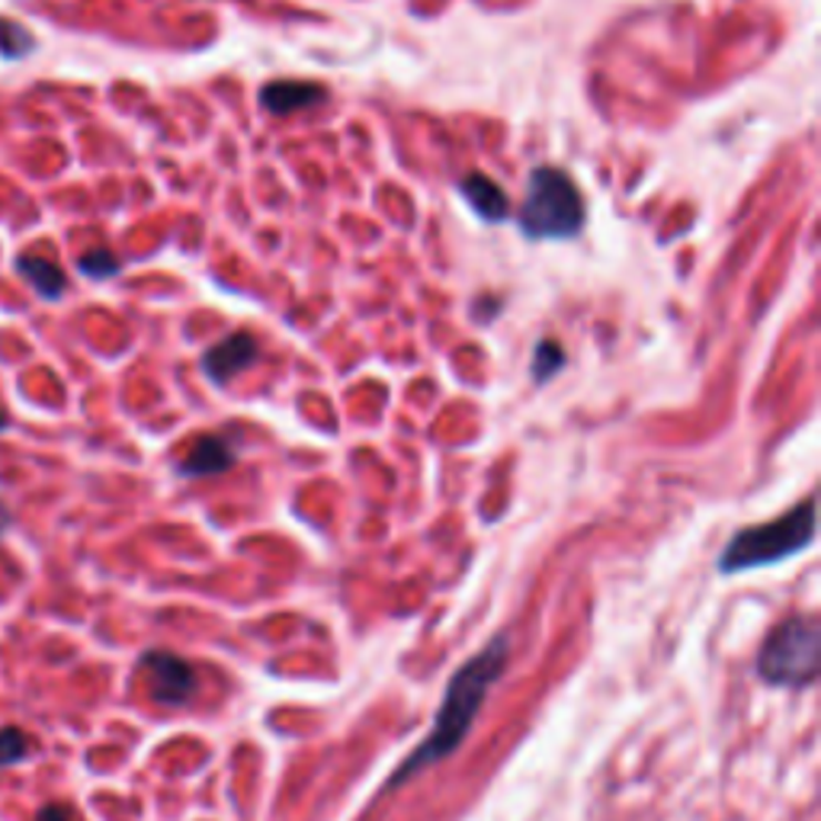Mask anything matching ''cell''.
Listing matches in <instances>:
<instances>
[{"label":"cell","instance_id":"cell-1","mask_svg":"<svg viewBox=\"0 0 821 821\" xmlns=\"http://www.w3.org/2000/svg\"><path fill=\"white\" fill-rule=\"evenodd\" d=\"M507 658H511V642H507V636H494L479 655H472L453 674V680H450V687L443 694V702L437 709L433 729L401 761V767L392 773V780L386 783V790H398L411 777L424 773L427 767H433V763L447 761L450 755H456L459 745L469 738V731L475 726V719H479V712L485 706L491 687L501 680V674L507 668Z\"/></svg>","mask_w":821,"mask_h":821},{"label":"cell","instance_id":"cell-2","mask_svg":"<svg viewBox=\"0 0 821 821\" xmlns=\"http://www.w3.org/2000/svg\"><path fill=\"white\" fill-rule=\"evenodd\" d=\"M812 543H815V501L805 497L783 517L738 530L729 540V546L722 548L716 568L722 575H741V572L767 568V565H780L792 555L805 552Z\"/></svg>","mask_w":821,"mask_h":821},{"label":"cell","instance_id":"cell-3","mask_svg":"<svg viewBox=\"0 0 821 821\" xmlns=\"http://www.w3.org/2000/svg\"><path fill=\"white\" fill-rule=\"evenodd\" d=\"M587 222L578 183L562 167H533L526 181V196L517 213L520 232L530 242H568L578 238Z\"/></svg>","mask_w":821,"mask_h":821},{"label":"cell","instance_id":"cell-4","mask_svg":"<svg viewBox=\"0 0 821 821\" xmlns=\"http://www.w3.org/2000/svg\"><path fill=\"white\" fill-rule=\"evenodd\" d=\"M821 668L819 616H787L770 629L758 651V677L780 690H802L815 684Z\"/></svg>","mask_w":821,"mask_h":821},{"label":"cell","instance_id":"cell-5","mask_svg":"<svg viewBox=\"0 0 821 821\" xmlns=\"http://www.w3.org/2000/svg\"><path fill=\"white\" fill-rule=\"evenodd\" d=\"M138 668L148 680L152 700L161 702V706H183L186 700H193V694L199 687V677H196L193 665L183 661L174 651H145Z\"/></svg>","mask_w":821,"mask_h":821},{"label":"cell","instance_id":"cell-6","mask_svg":"<svg viewBox=\"0 0 821 821\" xmlns=\"http://www.w3.org/2000/svg\"><path fill=\"white\" fill-rule=\"evenodd\" d=\"M257 360V340L247 331H235V335L222 337L213 350L203 357V372L213 386H228L238 372Z\"/></svg>","mask_w":821,"mask_h":821},{"label":"cell","instance_id":"cell-7","mask_svg":"<svg viewBox=\"0 0 821 821\" xmlns=\"http://www.w3.org/2000/svg\"><path fill=\"white\" fill-rule=\"evenodd\" d=\"M235 465V450L225 437L218 433H203L193 440L189 453L177 462V472L186 479H209V475H222Z\"/></svg>","mask_w":821,"mask_h":821},{"label":"cell","instance_id":"cell-8","mask_svg":"<svg viewBox=\"0 0 821 821\" xmlns=\"http://www.w3.org/2000/svg\"><path fill=\"white\" fill-rule=\"evenodd\" d=\"M325 96H328V91L321 84H311V81H270L260 91V106L274 116H293L299 110L325 103Z\"/></svg>","mask_w":821,"mask_h":821},{"label":"cell","instance_id":"cell-9","mask_svg":"<svg viewBox=\"0 0 821 821\" xmlns=\"http://www.w3.org/2000/svg\"><path fill=\"white\" fill-rule=\"evenodd\" d=\"M459 196L472 206V213L479 215L482 222H504L511 215V203L504 196V189L491 177H482V174H465L459 181Z\"/></svg>","mask_w":821,"mask_h":821},{"label":"cell","instance_id":"cell-10","mask_svg":"<svg viewBox=\"0 0 821 821\" xmlns=\"http://www.w3.org/2000/svg\"><path fill=\"white\" fill-rule=\"evenodd\" d=\"M17 270H20V276L30 283L39 296H45V299H59L61 293H64V286H68L64 270H61L59 264L49 260V257H39V254H23V257H17Z\"/></svg>","mask_w":821,"mask_h":821},{"label":"cell","instance_id":"cell-11","mask_svg":"<svg viewBox=\"0 0 821 821\" xmlns=\"http://www.w3.org/2000/svg\"><path fill=\"white\" fill-rule=\"evenodd\" d=\"M32 49H35V39H32L30 32L23 30L20 23L0 17V59H27Z\"/></svg>","mask_w":821,"mask_h":821},{"label":"cell","instance_id":"cell-12","mask_svg":"<svg viewBox=\"0 0 821 821\" xmlns=\"http://www.w3.org/2000/svg\"><path fill=\"white\" fill-rule=\"evenodd\" d=\"M565 366V350L555 343V340H540L536 350H533V363H530V372H533V382H548L558 369Z\"/></svg>","mask_w":821,"mask_h":821},{"label":"cell","instance_id":"cell-13","mask_svg":"<svg viewBox=\"0 0 821 821\" xmlns=\"http://www.w3.org/2000/svg\"><path fill=\"white\" fill-rule=\"evenodd\" d=\"M78 270L84 276H91V279H110V276H116L122 270L120 257L113 254V250H106V247H96V250H88V254H81V260H78Z\"/></svg>","mask_w":821,"mask_h":821},{"label":"cell","instance_id":"cell-14","mask_svg":"<svg viewBox=\"0 0 821 821\" xmlns=\"http://www.w3.org/2000/svg\"><path fill=\"white\" fill-rule=\"evenodd\" d=\"M30 748H32L30 735L20 729V726H7V729H0V767H10V763L27 761Z\"/></svg>","mask_w":821,"mask_h":821},{"label":"cell","instance_id":"cell-15","mask_svg":"<svg viewBox=\"0 0 821 821\" xmlns=\"http://www.w3.org/2000/svg\"><path fill=\"white\" fill-rule=\"evenodd\" d=\"M35 821H74V815H71V809H68V805H59V802H52V805L39 809Z\"/></svg>","mask_w":821,"mask_h":821},{"label":"cell","instance_id":"cell-16","mask_svg":"<svg viewBox=\"0 0 821 821\" xmlns=\"http://www.w3.org/2000/svg\"><path fill=\"white\" fill-rule=\"evenodd\" d=\"M10 523H13V517H10V511H7V507L0 504V536H3L7 530H10Z\"/></svg>","mask_w":821,"mask_h":821},{"label":"cell","instance_id":"cell-17","mask_svg":"<svg viewBox=\"0 0 821 821\" xmlns=\"http://www.w3.org/2000/svg\"><path fill=\"white\" fill-rule=\"evenodd\" d=\"M0 430H7V411L0 408Z\"/></svg>","mask_w":821,"mask_h":821}]
</instances>
